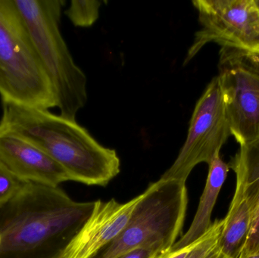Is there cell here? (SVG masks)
<instances>
[{"label":"cell","instance_id":"cell-1","mask_svg":"<svg viewBox=\"0 0 259 258\" xmlns=\"http://www.w3.org/2000/svg\"><path fill=\"white\" fill-rule=\"evenodd\" d=\"M61 188L27 182L0 205V258H62L95 208Z\"/></svg>","mask_w":259,"mask_h":258},{"label":"cell","instance_id":"cell-2","mask_svg":"<svg viewBox=\"0 0 259 258\" xmlns=\"http://www.w3.org/2000/svg\"><path fill=\"white\" fill-rule=\"evenodd\" d=\"M0 132L31 142L59 164L71 181L106 186L121 171L116 151L97 142L76 120L46 109L3 102Z\"/></svg>","mask_w":259,"mask_h":258},{"label":"cell","instance_id":"cell-3","mask_svg":"<svg viewBox=\"0 0 259 258\" xmlns=\"http://www.w3.org/2000/svg\"><path fill=\"white\" fill-rule=\"evenodd\" d=\"M47 72L61 116L75 120L88 101V79L60 31L62 0H13Z\"/></svg>","mask_w":259,"mask_h":258},{"label":"cell","instance_id":"cell-4","mask_svg":"<svg viewBox=\"0 0 259 258\" xmlns=\"http://www.w3.org/2000/svg\"><path fill=\"white\" fill-rule=\"evenodd\" d=\"M0 96L3 102L57 107L53 85L13 0H0Z\"/></svg>","mask_w":259,"mask_h":258},{"label":"cell","instance_id":"cell-5","mask_svg":"<svg viewBox=\"0 0 259 258\" xmlns=\"http://www.w3.org/2000/svg\"><path fill=\"white\" fill-rule=\"evenodd\" d=\"M187 204L186 183L160 178L142 193L119 236L94 258H116L139 248L170 251L182 232Z\"/></svg>","mask_w":259,"mask_h":258},{"label":"cell","instance_id":"cell-6","mask_svg":"<svg viewBox=\"0 0 259 258\" xmlns=\"http://www.w3.org/2000/svg\"><path fill=\"white\" fill-rule=\"evenodd\" d=\"M219 77L231 127L240 145L259 138V53L222 47Z\"/></svg>","mask_w":259,"mask_h":258},{"label":"cell","instance_id":"cell-7","mask_svg":"<svg viewBox=\"0 0 259 258\" xmlns=\"http://www.w3.org/2000/svg\"><path fill=\"white\" fill-rule=\"evenodd\" d=\"M231 135L219 77H214L198 100L187 139L176 160L161 176L186 183L193 168L209 164Z\"/></svg>","mask_w":259,"mask_h":258},{"label":"cell","instance_id":"cell-8","mask_svg":"<svg viewBox=\"0 0 259 258\" xmlns=\"http://www.w3.org/2000/svg\"><path fill=\"white\" fill-rule=\"evenodd\" d=\"M201 29L184 65L210 42L259 53V10L254 0H195Z\"/></svg>","mask_w":259,"mask_h":258},{"label":"cell","instance_id":"cell-9","mask_svg":"<svg viewBox=\"0 0 259 258\" xmlns=\"http://www.w3.org/2000/svg\"><path fill=\"white\" fill-rule=\"evenodd\" d=\"M141 195L126 203L96 201L94 212L64 253L62 258H94L123 231Z\"/></svg>","mask_w":259,"mask_h":258},{"label":"cell","instance_id":"cell-10","mask_svg":"<svg viewBox=\"0 0 259 258\" xmlns=\"http://www.w3.org/2000/svg\"><path fill=\"white\" fill-rule=\"evenodd\" d=\"M0 162L24 181L51 187L71 181L67 171L45 151L12 133L0 132Z\"/></svg>","mask_w":259,"mask_h":258},{"label":"cell","instance_id":"cell-11","mask_svg":"<svg viewBox=\"0 0 259 258\" xmlns=\"http://www.w3.org/2000/svg\"><path fill=\"white\" fill-rule=\"evenodd\" d=\"M230 167L220 154L208 164V174L197 212L187 233L175 242L170 251H177L197 242L211 227V218L221 189L225 183Z\"/></svg>","mask_w":259,"mask_h":258},{"label":"cell","instance_id":"cell-12","mask_svg":"<svg viewBox=\"0 0 259 258\" xmlns=\"http://www.w3.org/2000/svg\"><path fill=\"white\" fill-rule=\"evenodd\" d=\"M232 170L237 177V186L229 212L224 219L222 248L226 255L237 258L249 236L251 212L244 177L238 170Z\"/></svg>","mask_w":259,"mask_h":258},{"label":"cell","instance_id":"cell-13","mask_svg":"<svg viewBox=\"0 0 259 258\" xmlns=\"http://www.w3.org/2000/svg\"><path fill=\"white\" fill-rule=\"evenodd\" d=\"M229 167L240 171L246 182L251 227L247 241L240 253L247 252L259 248V138L240 145Z\"/></svg>","mask_w":259,"mask_h":258},{"label":"cell","instance_id":"cell-14","mask_svg":"<svg viewBox=\"0 0 259 258\" xmlns=\"http://www.w3.org/2000/svg\"><path fill=\"white\" fill-rule=\"evenodd\" d=\"M223 220L215 221L209 230L199 239L186 258H232L222 251V235Z\"/></svg>","mask_w":259,"mask_h":258},{"label":"cell","instance_id":"cell-15","mask_svg":"<svg viewBox=\"0 0 259 258\" xmlns=\"http://www.w3.org/2000/svg\"><path fill=\"white\" fill-rule=\"evenodd\" d=\"M100 7L101 2L97 0H73L65 15L75 27H89L98 20Z\"/></svg>","mask_w":259,"mask_h":258},{"label":"cell","instance_id":"cell-16","mask_svg":"<svg viewBox=\"0 0 259 258\" xmlns=\"http://www.w3.org/2000/svg\"><path fill=\"white\" fill-rule=\"evenodd\" d=\"M27 183L0 162V205L12 200Z\"/></svg>","mask_w":259,"mask_h":258},{"label":"cell","instance_id":"cell-17","mask_svg":"<svg viewBox=\"0 0 259 258\" xmlns=\"http://www.w3.org/2000/svg\"><path fill=\"white\" fill-rule=\"evenodd\" d=\"M162 253L151 248H139L127 251L116 258H155Z\"/></svg>","mask_w":259,"mask_h":258},{"label":"cell","instance_id":"cell-18","mask_svg":"<svg viewBox=\"0 0 259 258\" xmlns=\"http://www.w3.org/2000/svg\"><path fill=\"white\" fill-rule=\"evenodd\" d=\"M237 258H259V248L247 252L240 253Z\"/></svg>","mask_w":259,"mask_h":258},{"label":"cell","instance_id":"cell-19","mask_svg":"<svg viewBox=\"0 0 259 258\" xmlns=\"http://www.w3.org/2000/svg\"><path fill=\"white\" fill-rule=\"evenodd\" d=\"M255 1V4H256L257 7H258L259 10V0H254Z\"/></svg>","mask_w":259,"mask_h":258},{"label":"cell","instance_id":"cell-20","mask_svg":"<svg viewBox=\"0 0 259 258\" xmlns=\"http://www.w3.org/2000/svg\"><path fill=\"white\" fill-rule=\"evenodd\" d=\"M158 257V256H157V257H155V258H157V257Z\"/></svg>","mask_w":259,"mask_h":258}]
</instances>
